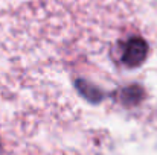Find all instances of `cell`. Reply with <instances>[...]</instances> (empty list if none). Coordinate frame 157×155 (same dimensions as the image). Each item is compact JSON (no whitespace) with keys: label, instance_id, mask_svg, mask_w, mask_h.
<instances>
[{"label":"cell","instance_id":"cell-1","mask_svg":"<svg viewBox=\"0 0 157 155\" xmlns=\"http://www.w3.org/2000/svg\"><path fill=\"white\" fill-rule=\"evenodd\" d=\"M148 53V44L145 43V40L134 37L130 38L127 43L122 44L121 47V61L124 65L127 67H139Z\"/></svg>","mask_w":157,"mask_h":155},{"label":"cell","instance_id":"cell-2","mask_svg":"<svg viewBox=\"0 0 157 155\" xmlns=\"http://www.w3.org/2000/svg\"><path fill=\"white\" fill-rule=\"evenodd\" d=\"M76 88L79 90V93L87 99V101H90V102H101L102 101V98H104V93L96 87V85H93V84H90V82H87V81H82V79H78L76 81Z\"/></svg>","mask_w":157,"mask_h":155},{"label":"cell","instance_id":"cell-4","mask_svg":"<svg viewBox=\"0 0 157 155\" xmlns=\"http://www.w3.org/2000/svg\"><path fill=\"white\" fill-rule=\"evenodd\" d=\"M0 152H2V145H0Z\"/></svg>","mask_w":157,"mask_h":155},{"label":"cell","instance_id":"cell-3","mask_svg":"<svg viewBox=\"0 0 157 155\" xmlns=\"http://www.w3.org/2000/svg\"><path fill=\"white\" fill-rule=\"evenodd\" d=\"M142 94L144 91L139 85H130L121 91V101L124 105H134V103L140 102Z\"/></svg>","mask_w":157,"mask_h":155}]
</instances>
